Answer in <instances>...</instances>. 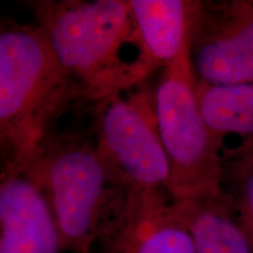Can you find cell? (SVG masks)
<instances>
[{"label":"cell","mask_w":253,"mask_h":253,"mask_svg":"<svg viewBox=\"0 0 253 253\" xmlns=\"http://www.w3.org/2000/svg\"><path fill=\"white\" fill-rule=\"evenodd\" d=\"M89 103L36 25L11 18L0 27L1 175L23 171L55 134L59 120Z\"/></svg>","instance_id":"1"},{"label":"cell","mask_w":253,"mask_h":253,"mask_svg":"<svg viewBox=\"0 0 253 253\" xmlns=\"http://www.w3.org/2000/svg\"><path fill=\"white\" fill-rule=\"evenodd\" d=\"M25 171L52 209L62 252L91 253L121 216L130 195L91 128L55 132Z\"/></svg>","instance_id":"2"},{"label":"cell","mask_w":253,"mask_h":253,"mask_svg":"<svg viewBox=\"0 0 253 253\" xmlns=\"http://www.w3.org/2000/svg\"><path fill=\"white\" fill-rule=\"evenodd\" d=\"M26 6L59 62L82 88L89 104L135 87L131 63L121 52L134 43L126 0H38Z\"/></svg>","instance_id":"3"},{"label":"cell","mask_w":253,"mask_h":253,"mask_svg":"<svg viewBox=\"0 0 253 253\" xmlns=\"http://www.w3.org/2000/svg\"><path fill=\"white\" fill-rule=\"evenodd\" d=\"M186 58L164 68L153 108L170 167L168 191L176 199L217 196L223 183V143L205 123Z\"/></svg>","instance_id":"4"},{"label":"cell","mask_w":253,"mask_h":253,"mask_svg":"<svg viewBox=\"0 0 253 253\" xmlns=\"http://www.w3.org/2000/svg\"><path fill=\"white\" fill-rule=\"evenodd\" d=\"M90 106L97 144L126 186L168 190L170 167L148 100L113 93Z\"/></svg>","instance_id":"5"},{"label":"cell","mask_w":253,"mask_h":253,"mask_svg":"<svg viewBox=\"0 0 253 253\" xmlns=\"http://www.w3.org/2000/svg\"><path fill=\"white\" fill-rule=\"evenodd\" d=\"M189 60L197 82L253 84V0L196 1Z\"/></svg>","instance_id":"6"},{"label":"cell","mask_w":253,"mask_h":253,"mask_svg":"<svg viewBox=\"0 0 253 253\" xmlns=\"http://www.w3.org/2000/svg\"><path fill=\"white\" fill-rule=\"evenodd\" d=\"M95 248L99 253H196L176 199L166 189L130 190L121 216Z\"/></svg>","instance_id":"7"},{"label":"cell","mask_w":253,"mask_h":253,"mask_svg":"<svg viewBox=\"0 0 253 253\" xmlns=\"http://www.w3.org/2000/svg\"><path fill=\"white\" fill-rule=\"evenodd\" d=\"M134 45L138 54L131 62L135 86L154 71L189 58L190 31L196 1L130 0Z\"/></svg>","instance_id":"8"},{"label":"cell","mask_w":253,"mask_h":253,"mask_svg":"<svg viewBox=\"0 0 253 253\" xmlns=\"http://www.w3.org/2000/svg\"><path fill=\"white\" fill-rule=\"evenodd\" d=\"M54 214L41 189L23 171L0 175V253H60Z\"/></svg>","instance_id":"9"},{"label":"cell","mask_w":253,"mask_h":253,"mask_svg":"<svg viewBox=\"0 0 253 253\" xmlns=\"http://www.w3.org/2000/svg\"><path fill=\"white\" fill-rule=\"evenodd\" d=\"M176 202L194 239L196 253H253L223 191Z\"/></svg>","instance_id":"10"},{"label":"cell","mask_w":253,"mask_h":253,"mask_svg":"<svg viewBox=\"0 0 253 253\" xmlns=\"http://www.w3.org/2000/svg\"><path fill=\"white\" fill-rule=\"evenodd\" d=\"M196 96L208 128L221 143L227 135L253 141V84L196 82Z\"/></svg>","instance_id":"11"},{"label":"cell","mask_w":253,"mask_h":253,"mask_svg":"<svg viewBox=\"0 0 253 253\" xmlns=\"http://www.w3.org/2000/svg\"><path fill=\"white\" fill-rule=\"evenodd\" d=\"M221 191L253 249V141L223 149Z\"/></svg>","instance_id":"12"}]
</instances>
